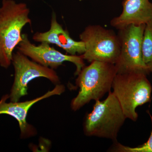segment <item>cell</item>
I'll return each mask as SVG.
<instances>
[{
    "label": "cell",
    "mask_w": 152,
    "mask_h": 152,
    "mask_svg": "<svg viewBox=\"0 0 152 152\" xmlns=\"http://www.w3.org/2000/svg\"><path fill=\"white\" fill-rule=\"evenodd\" d=\"M84 43L86 51L81 55L89 62L99 61L115 64L121 52L118 36L113 31L99 25H90L80 35Z\"/></svg>",
    "instance_id": "obj_5"
},
{
    "label": "cell",
    "mask_w": 152,
    "mask_h": 152,
    "mask_svg": "<svg viewBox=\"0 0 152 152\" xmlns=\"http://www.w3.org/2000/svg\"><path fill=\"white\" fill-rule=\"evenodd\" d=\"M29 1H30V0H29Z\"/></svg>",
    "instance_id": "obj_14"
},
{
    "label": "cell",
    "mask_w": 152,
    "mask_h": 152,
    "mask_svg": "<svg viewBox=\"0 0 152 152\" xmlns=\"http://www.w3.org/2000/svg\"><path fill=\"white\" fill-rule=\"evenodd\" d=\"M12 64L15 69V80L10 96L12 102H18L28 95V84L31 81L44 77L54 84H60V79L56 71L33 61L18 51L13 53Z\"/></svg>",
    "instance_id": "obj_7"
},
{
    "label": "cell",
    "mask_w": 152,
    "mask_h": 152,
    "mask_svg": "<svg viewBox=\"0 0 152 152\" xmlns=\"http://www.w3.org/2000/svg\"><path fill=\"white\" fill-rule=\"evenodd\" d=\"M123 7L122 13L110 22L117 29L132 24L146 25L152 21V3L149 0H124Z\"/></svg>",
    "instance_id": "obj_11"
},
{
    "label": "cell",
    "mask_w": 152,
    "mask_h": 152,
    "mask_svg": "<svg viewBox=\"0 0 152 152\" xmlns=\"http://www.w3.org/2000/svg\"><path fill=\"white\" fill-rule=\"evenodd\" d=\"M117 73L115 65L110 63L93 61L85 66L78 75L76 83L80 91L71 102L72 110H78L90 101L99 100L109 92Z\"/></svg>",
    "instance_id": "obj_2"
},
{
    "label": "cell",
    "mask_w": 152,
    "mask_h": 152,
    "mask_svg": "<svg viewBox=\"0 0 152 152\" xmlns=\"http://www.w3.org/2000/svg\"><path fill=\"white\" fill-rule=\"evenodd\" d=\"M65 87L60 84L56 85L53 89L49 91L45 94L31 100L23 102H12L7 103L10 98L8 95L3 96L0 100V115L6 114L13 117L18 122L20 137L22 139L31 137L37 135V131L32 125L27 121L29 110L32 106L39 101L55 95H60L64 92Z\"/></svg>",
    "instance_id": "obj_9"
},
{
    "label": "cell",
    "mask_w": 152,
    "mask_h": 152,
    "mask_svg": "<svg viewBox=\"0 0 152 152\" xmlns=\"http://www.w3.org/2000/svg\"><path fill=\"white\" fill-rule=\"evenodd\" d=\"M126 119L118 101L110 91L104 100L96 101L92 111L86 117L84 132L87 136L115 141Z\"/></svg>",
    "instance_id": "obj_3"
},
{
    "label": "cell",
    "mask_w": 152,
    "mask_h": 152,
    "mask_svg": "<svg viewBox=\"0 0 152 152\" xmlns=\"http://www.w3.org/2000/svg\"><path fill=\"white\" fill-rule=\"evenodd\" d=\"M30 9L25 3L3 0L0 7V66L7 69L12 64L14 50L23 40L22 31L31 24Z\"/></svg>",
    "instance_id": "obj_1"
},
{
    "label": "cell",
    "mask_w": 152,
    "mask_h": 152,
    "mask_svg": "<svg viewBox=\"0 0 152 152\" xmlns=\"http://www.w3.org/2000/svg\"><path fill=\"white\" fill-rule=\"evenodd\" d=\"M145 25H130L119 30L121 52L115 64L117 74H149L144 65L142 44Z\"/></svg>",
    "instance_id": "obj_6"
},
{
    "label": "cell",
    "mask_w": 152,
    "mask_h": 152,
    "mask_svg": "<svg viewBox=\"0 0 152 152\" xmlns=\"http://www.w3.org/2000/svg\"><path fill=\"white\" fill-rule=\"evenodd\" d=\"M151 119L152 125V116L150 113H149ZM113 148V151L115 152H152V129L151 134L149 138L146 142L144 143L140 146L135 148L126 146L123 145L119 143H115Z\"/></svg>",
    "instance_id": "obj_13"
},
{
    "label": "cell",
    "mask_w": 152,
    "mask_h": 152,
    "mask_svg": "<svg viewBox=\"0 0 152 152\" xmlns=\"http://www.w3.org/2000/svg\"><path fill=\"white\" fill-rule=\"evenodd\" d=\"M143 73L117 74L112 88L126 118L137 119L136 108L151 100L152 86Z\"/></svg>",
    "instance_id": "obj_4"
},
{
    "label": "cell",
    "mask_w": 152,
    "mask_h": 152,
    "mask_svg": "<svg viewBox=\"0 0 152 152\" xmlns=\"http://www.w3.org/2000/svg\"><path fill=\"white\" fill-rule=\"evenodd\" d=\"M22 37L23 40L17 47L18 51L42 65L54 69L64 62H70L76 66L75 75H78L85 67L84 60L81 56L64 54L46 42L36 46L30 42L26 34H23Z\"/></svg>",
    "instance_id": "obj_8"
},
{
    "label": "cell",
    "mask_w": 152,
    "mask_h": 152,
    "mask_svg": "<svg viewBox=\"0 0 152 152\" xmlns=\"http://www.w3.org/2000/svg\"><path fill=\"white\" fill-rule=\"evenodd\" d=\"M33 39L38 42H46L56 45L70 55H82L86 51L84 43L81 41L74 40L71 37L68 31L63 28L58 23L54 12L52 14L50 27L45 32H37Z\"/></svg>",
    "instance_id": "obj_10"
},
{
    "label": "cell",
    "mask_w": 152,
    "mask_h": 152,
    "mask_svg": "<svg viewBox=\"0 0 152 152\" xmlns=\"http://www.w3.org/2000/svg\"><path fill=\"white\" fill-rule=\"evenodd\" d=\"M142 56L148 72L152 73V21L145 25L142 44Z\"/></svg>",
    "instance_id": "obj_12"
}]
</instances>
